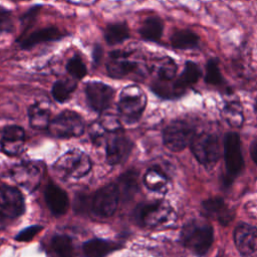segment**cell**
I'll return each instance as SVG.
<instances>
[{
    "label": "cell",
    "instance_id": "cell-41",
    "mask_svg": "<svg viewBox=\"0 0 257 257\" xmlns=\"http://www.w3.org/2000/svg\"><path fill=\"white\" fill-rule=\"evenodd\" d=\"M216 257H221V256H216Z\"/></svg>",
    "mask_w": 257,
    "mask_h": 257
},
{
    "label": "cell",
    "instance_id": "cell-13",
    "mask_svg": "<svg viewBox=\"0 0 257 257\" xmlns=\"http://www.w3.org/2000/svg\"><path fill=\"white\" fill-rule=\"evenodd\" d=\"M25 209L22 194L11 186H0V215L14 219L19 217Z\"/></svg>",
    "mask_w": 257,
    "mask_h": 257
},
{
    "label": "cell",
    "instance_id": "cell-11",
    "mask_svg": "<svg viewBox=\"0 0 257 257\" xmlns=\"http://www.w3.org/2000/svg\"><path fill=\"white\" fill-rule=\"evenodd\" d=\"M84 93L88 106L96 112H102L110 106L114 89L101 81H89L85 84Z\"/></svg>",
    "mask_w": 257,
    "mask_h": 257
},
{
    "label": "cell",
    "instance_id": "cell-23",
    "mask_svg": "<svg viewBox=\"0 0 257 257\" xmlns=\"http://www.w3.org/2000/svg\"><path fill=\"white\" fill-rule=\"evenodd\" d=\"M47 257H74V246L67 235H56L47 247Z\"/></svg>",
    "mask_w": 257,
    "mask_h": 257
},
{
    "label": "cell",
    "instance_id": "cell-29",
    "mask_svg": "<svg viewBox=\"0 0 257 257\" xmlns=\"http://www.w3.org/2000/svg\"><path fill=\"white\" fill-rule=\"evenodd\" d=\"M223 117L232 127H241L244 122L242 105L238 101H231L223 108Z\"/></svg>",
    "mask_w": 257,
    "mask_h": 257
},
{
    "label": "cell",
    "instance_id": "cell-3",
    "mask_svg": "<svg viewBox=\"0 0 257 257\" xmlns=\"http://www.w3.org/2000/svg\"><path fill=\"white\" fill-rule=\"evenodd\" d=\"M147 105V95L138 85L123 87L119 93L117 110L121 119L127 123L138 121Z\"/></svg>",
    "mask_w": 257,
    "mask_h": 257
},
{
    "label": "cell",
    "instance_id": "cell-39",
    "mask_svg": "<svg viewBox=\"0 0 257 257\" xmlns=\"http://www.w3.org/2000/svg\"><path fill=\"white\" fill-rule=\"evenodd\" d=\"M255 109H256V112H257V100H256V104H255Z\"/></svg>",
    "mask_w": 257,
    "mask_h": 257
},
{
    "label": "cell",
    "instance_id": "cell-9",
    "mask_svg": "<svg viewBox=\"0 0 257 257\" xmlns=\"http://www.w3.org/2000/svg\"><path fill=\"white\" fill-rule=\"evenodd\" d=\"M224 159L227 179L230 182L237 177L244 168V159L241 150V141L237 133L229 132L224 139Z\"/></svg>",
    "mask_w": 257,
    "mask_h": 257
},
{
    "label": "cell",
    "instance_id": "cell-27",
    "mask_svg": "<svg viewBox=\"0 0 257 257\" xmlns=\"http://www.w3.org/2000/svg\"><path fill=\"white\" fill-rule=\"evenodd\" d=\"M77 87V80L61 78L57 79L51 87V94L54 100L59 103L67 101Z\"/></svg>",
    "mask_w": 257,
    "mask_h": 257
},
{
    "label": "cell",
    "instance_id": "cell-40",
    "mask_svg": "<svg viewBox=\"0 0 257 257\" xmlns=\"http://www.w3.org/2000/svg\"><path fill=\"white\" fill-rule=\"evenodd\" d=\"M13 1H27V0H13Z\"/></svg>",
    "mask_w": 257,
    "mask_h": 257
},
{
    "label": "cell",
    "instance_id": "cell-24",
    "mask_svg": "<svg viewBox=\"0 0 257 257\" xmlns=\"http://www.w3.org/2000/svg\"><path fill=\"white\" fill-rule=\"evenodd\" d=\"M50 109L40 102H35L28 108L29 123L33 128L44 130L48 128L51 121Z\"/></svg>",
    "mask_w": 257,
    "mask_h": 257
},
{
    "label": "cell",
    "instance_id": "cell-30",
    "mask_svg": "<svg viewBox=\"0 0 257 257\" xmlns=\"http://www.w3.org/2000/svg\"><path fill=\"white\" fill-rule=\"evenodd\" d=\"M119 193V197L132 198L138 190V175L136 172L128 171L123 174L115 184Z\"/></svg>",
    "mask_w": 257,
    "mask_h": 257
},
{
    "label": "cell",
    "instance_id": "cell-37",
    "mask_svg": "<svg viewBox=\"0 0 257 257\" xmlns=\"http://www.w3.org/2000/svg\"><path fill=\"white\" fill-rule=\"evenodd\" d=\"M103 56V48L100 44L95 43L92 47V51H91V59H92V65L93 67H97L102 59Z\"/></svg>",
    "mask_w": 257,
    "mask_h": 257
},
{
    "label": "cell",
    "instance_id": "cell-7",
    "mask_svg": "<svg viewBox=\"0 0 257 257\" xmlns=\"http://www.w3.org/2000/svg\"><path fill=\"white\" fill-rule=\"evenodd\" d=\"M133 51L115 49L108 53V60L105 63L106 73L111 78L121 79L133 73H142L141 63L131 58Z\"/></svg>",
    "mask_w": 257,
    "mask_h": 257
},
{
    "label": "cell",
    "instance_id": "cell-31",
    "mask_svg": "<svg viewBox=\"0 0 257 257\" xmlns=\"http://www.w3.org/2000/svg\"><path fill=\"white\" fill-rule=\"evenodd\" d=\"M156 68V80L171 81L177 76L178 66L175 61L170 57H163Z\"/></svg>",
    "mask_w": 257,
    "mask_h": 257
},
{
    "label": "cell",
    "instance_id": "cell-2",
    "mask_svg": "<svg viewBox=\"0 0 257 257\" xmlns=\"http://www.w3.org/2000/svg\"><path fill=\"white\" fill-rule=\"evenodd\" d=\"M135 219L146 228H158L172 224L176 219L173 208L166 202L155 201L141 204L135 210Z\"/></svg>",
    "mask_w": 257,
    "mask_h": 257
},
{
    "label": "cell",
    "instance_id": "cell-21",
    "mask_svg": "<svg viewBox=\"0 0 257 257\" xmlns=\"http://www.w3.org/2000/svg\"><path fill=\"white\" fill-rule=\"evenodd\" d=\"M141 38L145 41L158 42L164 32V21L157 15L148 16L138 30Z\"/></svg>",
    "mask_w": 257,
    "mask_h": 257
},
{
    "label": "cell",
    "instance_id": "cell-20",
    "mask_svg": "<svg viewBox=\"0 0 257 257\" xmlns=\"http://www.w3.org/2000/svg\"><path fill=\"white\" fill-rule=\"evenodd\" d=\"M44 198L50 212L55 216L66 213L68 209V197L65 191L53 183H49L44 192Z\"/></svg>",
    "mask_w": 257,
    "mask_h": 257
},
{
    "label": "cell",
    "instance_id": "cell-15",
    "mask_svg": "<svg viewBox=\"0 0 257 257\" xmlns=\"http://www.w3.org/2000/svg\"><path fill=\"white\" fill-rule=\"evenodd\" d=\"M41 169L35 163H21L14 166L11 170L13 181L28 192L37 189L41 181Z\"/></svg>",
    "mask_w": 257,
    "mask_h": 257
},
{
    "label": "cell",
    "instance_id": "cell-22",
    "mask_svg": "<svg viewBox=\"0 0 257 257\" xmlns=\"http://www.w3.org/2000/svg\"><path fill=\"white\" fill-rule=\"evenodd\" d=\"M131 37L126 21L107 23L103 29V38L107 45L115 46L123 43Z\"/></svg>",
    "mask_w": 257,
    "mask_h": 257
},
{
    "label": "cell",
    "instance_id": "cell-26",
    "mask_svg": "<svg viewBox=\"0 0 257 257\" xmlns=\"http://www.w3.org/2000/svg\"><path fill=\"white\" fill-rule=\"evenodd\" d=\"M115 249L114 243L102 239H91L82 246L84 257H105Z\"/></svg>",
    "mask_w": 257,
    "mask_h": 257
},
{
    "label": "cell",
    "instance_id": "cell-6",
    "mask_svg": "<svg viewBox=\"0 0 257 257\" xmlns=\"http://www.w3.org/2000/svg\"><path fill=\"white\" fill-rule=\"evenodd\" d=\"M48 131L55 138L78 137L84 131V120L75 111L63 110L51 119Z\"/></svg>",
    "mask_w": 257,
    "mask_h": 257
},
{
    "label": "cell",
    "instance_id": "cell-32",
    "mask_svg": "<svg viewBox=\"0 0 257 257\" xmlns=\"http://www.w3.org/2000/svg\"><path fill=\"white\" fill-rule=\"evenodd\" d=\"M66 72L75 80H81L87 74V67L79 53L71 56L65 64Z\"/></svg>",
    "mask_w": 257,
    "mask_h": 257
},
{
    "label": "cell",
    "instance_id": "cell-36",
    "mask_svg": "<svg viewBox=\"0 0 257 257\" xmlns=\"http://www.w3.org/2000/svg\"><path fill=\"white\" fill-rule=\"evenodd\" d=\"M42 230V226H30L27 227L25 229H23L20 233H18L15 237V239L17 241H21V242H26V241H30L33 239V237L35 235H37L40 231Z\"/></svg>",
    "mask_w": 257,
    "mask_h": 257
},
{
    "label": "cell",
    "instance_id": "cell-38",
    "mask_svg": "<svg viewBox=\"0 0 257 257\" xmlns=\"http://www.w3.org/2000/svg\"><path fill=\"white\" fill-rule=\"evenodd\" d=\"M250 155L253 162L257 165V138L254 139L250 145Z\"/></svg>",
    "mask_w": 257,
    "mask_h": 257
},
{
    "label": "cell",
    "instance_id": "cell-25",
    "mask_svg": "<svg viewBox=\"0 0 257 257\" xmlns=\"http://www.w3.org/2000/svg\"><path fill=\"white\" fill-rule=\"evenodd\" d=\"M170 42L175 49H193L199 45L200 37L190 29H179L171 35Z\"/></svg>",
    "mask_w": 257,
    "mask_h": 257
},
{
    "label": "cell",
    "instance_id": "cell-33",
    "mask_svg": "<svg viewBox=\"0 0 257 257\" xmlns=\"http://www.w3.org/2000/svg\"><path fill=\"white\" fill-rule=\"evenodd\" d=\"M205 81L211 85L219 86L225 83V79L221 73L219 61L217 58H210L206 63Z\"/></svg>",
    "mask_w": 257,
    "mask_h": 257
},
{
    "label": "cell",
    "instance_id": "cell-35",
    "mask_svg": "<svg viewBox=\"0 0 257 257\" xmlns=\"http://www.w3.org/2000/svg\"><path fill=\"white\" fill-rule=\"evenodd\" d=\"M15 29L12 12L0 5V34L12 33Z\"/></svg>",
    "mask_w": 257,
    "mask_h": 257
},
{
    "label": "cell",
    "instance_id": "cell-14",
    "mask_svg": "<svg viewBox=\"0 0 257 257\" xmlns=\"http://www.w3.org/2000/svg\"><path fill=\"white\" fill-rule=\"evenodd\" d=\"M133 149V143L123 135L122 130L111 133L105 141L106 161L109 165L122 163L130 155Z\"/></svg>",
    "mask_w": 257,
    "mask_h": 257
},
{
    "label": "cell",
    "instance_id": "cell-12",
    "mask_svg": "<svg viewBox=\"0 0 257 257\" xmlns=\"http://www.w3.org/2000/svg\"><path fill=\"white\" fill-rule=\"evenodd\" d=\"M68 35H70L69 32L61 30L60 28L51 25V26L39 28L29 34L18 36L15 39V43L18 44L20 49L28 50V49H32L34 46L39 45L41 43L60 41L63 38L67 37Z\"/></svg>",
    "mask_w": 257,
    "mask_h": 257
},
{
    "label": "cell",
    "instance_id": "cell-5",
    "mask_svg": "<svg viewBox=\"0 0 257 257\" xmlns=\"http://www.w3.org/2000/svg\"><path fill=\"white\" fill-rule=\"evenodd\" d=\"M190 147L196 160L207 169L213 168L219 160V140L218 137L212 133L196 134Z\"/></svg>",
    "mask_w": 257,
    "mask_h": 257
},
{
    "label": "cell",
    "instance_id": "cell-28",
    "mask_svg": "<svg viewBox=\"0 0 257 257\" xmlns=\"http://www.w3.org/2000/svg\"><path fill=\"white\" fill-rule=\"evenodd\" d=\"M145 186L153 192L166 193L168 190L169 180L167 176L159 169H150L144 176Z\"/></svg>",
    "mask_w": 257,
    "mask_h": 257
},
{
    "label": "cell",
    "instance_id": "cell-17",
    "mask_svg": "<svg viewBox=\"0 0 257 257\" xmlns=\"http://www.w3.org/2000/svg\"><path fill=\"white\" fill-rule=\"evenodd\" d=\"M202 75L200 66L194 61H187L183 71L172 80V89L175 98L182 96L187 89L195 84Z\"/></svg>",
    "mask_w": 257,
    "mask_h": 257
},
{
    "label": "cell",
    "instance_id": "cell-16",
    "mask_svg": "<svg viewBox=\"0 0 257 257\" xmlns=\"http://www.w3.org/2000/svg\"><path fill=\"white\" fill-rule=\"evenodd\" d=\"M233 239L241 255L248 257L257 254V227L240 223L234 230Z\"/></svg>",
    "mask_w": 257,
    "mask_h": 257
},
{
    "label": "cell",
    "instance_id": "cell-1",
    "mask_svg": "<svg viewBox=\"0 0 257 257\" xmlns=\"http://www.w3.org/2000/svg\"><path fill=\"white\" fill-rule=\"evenodd\" d=\"M181 241L190 252L197 256H203L213 244V228L205 221L191 220L182 228Z\"/></svg>",
    "mask_w": 257,
    "mask_h": 257
},
{
    "label": "cell",
    "instance_id": "cell-18",
    "mask_svg": "<svg viewBox=\"0 0 257 257\" xmlns=\"http://www.w3.org/2000/svg\"><path fill=\"white\" fill-rule=\"evenodd\" d=\"M25 133L18 125H8L4 128L1 146L2 151L8 156H17L23 152Z\"/></svg>",
    "mask_w": 257,
    "mask_h": 257
},
{
    "label": "cell",
    "instance_id": "cell-4",
    "mask_svg": "<svg viewBox=\"0 0 257 257\" xmlns=\"http://www.w3.org/2000/svg\"><path fill=\"white\" fill-rule=\"evenodd\" d=\"M53 169L60 178L79 179L90 171L91 162L83 152L78 149H72L57 159Z\"/></svg>",
    "mask_w": 257,
    "mask_h": 257
},
{
    "label": "cell",
    "instance_id": "cell-10",
    "mask_svg": "<svg viewBox=\"0 0 257 257\" xmlns=\"http://www.w3.org/2000/svg\"><path fill=\"white\" fill-rule=\"evenodd\" d=\"M119 193L115 184H109L99 189L91 199L90 210L94 215L107 218L116 210Z\"/></svg>",
    "mask_w": 257,
    "mask_h": 257
},
{
    "label": "cell",
    "instance_id": "cell-34",
    "mask_svg": "<svg viewBox=\"0 0 257 257\" xmlns=\"http://www.w3.org/2000/svg\"><path fill=\"white\" fill-rule=\"evenodd\" d=\"M41 9H42L41 4H35V5L30 6L25 12H23L19 16V22H20V25L22 28L21 34L19 36L25 35L27 33V31L35 24Z\"/></svg>",
    "mask_w": 257,
    "mask_h": 257
},
{
    "label": "cell",
    "instance_id": "cell-8",
    "mask_svg": "<svg viewBox=\"0 0 257 257\" xmlns=\"http://www.w3.org/2000/svg\"><path fill=\"white\" fill-rule=\"evenodd\" d=\"M196 133L184 120H175L168 124L163 133L164 145L172 152H181L191 145Z\"/></svg>",
    "mask_w": 257,
    "mask_h": 257
},
{
    "label": "cell",
    "instance_id": "cell-19",
    "mask_svg": "<svg viewBox=\"0 0 257 257\" xmlns=\"http://www.w3.org/2000/svg\"><path fill=\"white\" fill-rule=\"evenodd\" d=\"M202 210L206 216L217 219L222 225H228L234 218V212L220 197H213L204 201Z\"/></svg>",
    "mask_w": 257,
    "mask_h": 257
}]
</instances>
